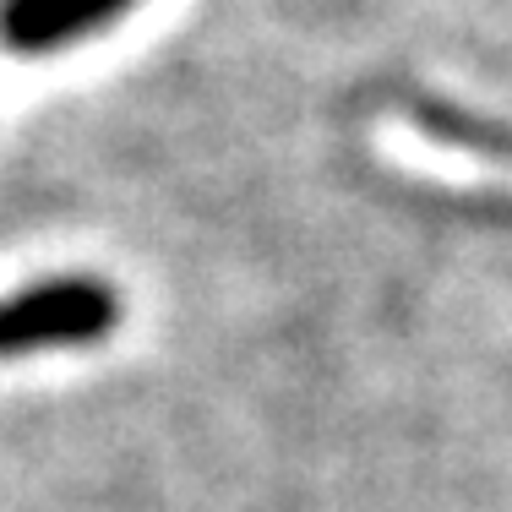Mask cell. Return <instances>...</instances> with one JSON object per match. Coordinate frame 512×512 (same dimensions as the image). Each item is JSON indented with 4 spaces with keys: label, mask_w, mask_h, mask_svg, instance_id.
<instances>
[{
    "label": "cell",
    "mask_w": 512,
    "mask_h": 512,
    "mask_svg": "<svg viewBox=\"0 0 512 512\" xmlns=\"http://www.w3.org/2000/svg\"><path fill=\"white\" fill-rule=\"evenodd\" d=\"M120 327V295L104 278H44L0 300V360L60 344H99Z\"/></svg>",
    "instance_id": "cell-1"
},
{
    "label": "cell",
    "mask_w": 512,
    "mask_h": 512,
    "mask_svg": "<svg viewBox=\"0 0 512 512\" xmlns=\"http://www.w3.org/2000/svg\"><path fill=\"white\" fill-rule=\"evenodd\" d=\"M137 0H0V44L11 55H55L109 28Z\"/></svg>",
    "instance_id": "cell-2"
}]
</instances>
